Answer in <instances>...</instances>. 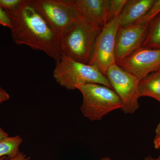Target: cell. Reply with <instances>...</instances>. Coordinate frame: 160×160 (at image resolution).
<instances>
[{"label": "cell", "mask_w": 160, "mask_h": 160, "mask_svg": "<svg viewBox=\"0 0 160 160\" xmlns=\"http://www.w3.org/2000/svg\"><path fill=\"white\" fill-rule=\"evenodd\" d=\"M120 26V16L104 26L95 44L93 53L88 65L93 66L106 76L108 69L116 63V38Z\"/></svg>", "instance_id": "cell-7"}, {"label": "cell", "mask_w": 160, "mask_h": 160, "mask_svg": "<svg viewBox=\"0 0 160 160\" xmlns=\"http://www.w3.org/2000/svg\"><path fill=\"white\" fill-rule=\"evenodd\" d=\"M81 18L87 19L103 28L108 23L109 0H73Z\"/></svg>", "instance_id": "cell-10"}, {"label": "cell", "mask_w": 160, "mask_h": 160, "mask_svg": "<svg viewBox=\"0 0 160 160\" xmlns=\"http://www.w3.org/2000/svg\"><path fill=\"white\" fill-rule=\"evenodd\" d=\"M24 0H0V6L6 13L17 10L22 4Z\"/></svg>", "instance_id": "cell-17"}, {"label": "cell", "mask_w": 160, "mask_h": 160, "mask_svg": "<svg viewBox=\"0 0 160 160\" xmlns=\"http://www.w3.org/2000/svg\"><path fill=\"white\" fill-rule=\"evenodd\" d=\"M160 13V0H155L148 12L136 23L150 22L157 16Z\"/></svg>", "instance_id": "cell-16"}, {"label": "cell", "mask_w": 160, "mask_h": 160, "mask_svg": "<svg viewBox=\"0 0 160 160\" xmlns=\"http://www.w3.org/2000/svg\"><path fill=\"white\" fill-rule=\"evenodd\" d=\"M33 6L60 39L79 15L73 0H32Z\"/></svg>", "instance_id": "cell-5"}, {"label": "cell", "mask_w": 160, "mask_h": 160, "mask_svg": "<svg viewBox=\"0 0 160 160\" xmlns=\"http://www.w3.org/2000/svg\"><path fill=\"white\" fill-rule=\"evenodd\" d=\"M159 149H160V148H159Z\"/></svg>", "instance_id": "cell-27"}, {"label": "cell", "mask_w": 160, "mask_h": 160, "mask_svg": "<svg viewBox=\"0 0 160 160\" xmlns=\"http://www.w3.org/2000/svg\"><path fill=\"white\" fill-rule=\"evenodd\" d=\"M139 97H149L160 103V71H155L139 80Z\"/></svg>", "instance_id": "cell-12"}, {"label": "cell", "mask_w": 160, "mask_h": 160, "mask_svg": "<svg viewBox=\"0 0 160 160\" xmlns=\"http://www.w3.org/2000/svg\"><path fill=\"white\" fill-rule=\"evenodd\" d=\"M83 97L81 110L91 121L101 120L111 112L122 108L119 98L113 89L98 84L88 83L76 86Z\"/></svg>", "instance_id": "cell-4"}, {"label": "cell", "mask_w": 160, "mask_h": 160, "mask_svg": "<svg viewBox=\"0 0 160 160\" xmlns=\"http://www.w3.org/2000/svg\"><path fill=\"white\" fill-rule=\"evenodd\" d=\"M155 132L156 135L160 134V122L159 124H158L157 126V128L155 130Z\"/></svg>", "instance_id": "cell-24"}, {"label": "cell", "mask_w": 160, "mask_h": 160, "mask_svg": "<svg viewBox=\"0 0 160 160\" xmlns=\"http://www.w3.org/2000/svg\"><path fill=\"white\" fill-rule=\"evenodd\" d=\"M127 2V0H109L108 22L120 15Z\"/></svg>", "instance_id": "cell-15"}, {"label": "cell", "mask_w": 160, "mask_h": 160, "mask_svg": "<svg viewBox=\"0 0 160 160\" xmlns=\"http://www.w3.org/2000/svg\"><path fill=\"white\" fill-rule=\"evenodd\" d=\"M106 77L122 104L121 110L128 114L134 113L139 108L138 84L139 80L125 71L116 64L110 66Z\"/></svg>", "instance_id": "cell-6"}, {"label": "cell", "mask_w": 160, "mask_h": 160, "mask_svg": "<svg viewBox=\"0 0 160 160\" xmlns=\"http://www.w3.org/2000/svg\"><path fill=\"white\" fill-rule=\"evenodd\" d=\"M0 160H30V158L23 152L19 151L17 153L12 156H5L0 158Z\"/></svg>", "instance_id": "cell-19"}, {"label": "cell", "mask_w": 160, "mask_h": 160, "mask_svg": "<svg viewBox=\"0 0 160 160\" xmlns=\"http://www.w3.org/2000/svg\"><path fill=\"white\" fill-rule=\"evenodd\" d=\"M102 29L91 20L83 18L76 20L60 38L61 55L88 65Z\"/></svg>", "instance_id": "cell-2"}, {"label": "cell", "mask_w": 160, "mask_h": 160, "mask_svg": "<svg viewBox=\"0 0 160 160\" xmlns=\"http://www.w3.org/2000/svg\"><path fill=\"white\" fill-rule=\"evenodd\" d=\"M118 65L140 80L160 68V49L142 47Z\"/></svg>", "instance_id": "cell-9"}, {"label": "cell", "mask_w": 160, "mask_h": 160, "mask_svg": "<svg viewBox=\"0 0 160 160\" xmlns=\"http://www.w3.org/2000/svg\"><path fill=\"white\" fill-rule=\"evenodd\" d=\"M143 160H160V154L159 156L157 158H152L151 156H148L145 158Z\"/></svg>", "instance_id": "cell-23"}, {"label": "cell", "mask_w": 160, "mask_h": 160, "mask_svg": "<svg viewBox=\"0 0 160 160\" xmlns=\"http://www.w3.org/2000/svg\"><path fill=\"white\" fill-rule=\"evenodd\" d=\"M8 137L9 136L8 133L4 131L0 127V142L5 139L6 138H8Z\"/></svg>", "instance_id": "cell-22"}, {"label": "cell", "mask_w": 160, "mask_h": 160, "mask_svg": "<svg viewBox=\"0 0 160 160\" xmlns=\"http://www.w3.org/2000/svg\"><path fill=\"white\" fill-rule=\"evenodd\" d=\"M150 23H134L126 26H120L117 33L115 49L117 65L122 63L142 48Z\"/></svg>", "instance_id": "cell-8"}, {"label": "cell", "mask_w": 160, "mask_h": 160, "mask_svg": "<svg viewBox=\"0 0 160 160\" xmlns=\"http://www.w3.org/2000/svg\"><path fill=\"white\" fill-rule=\"evenodd\" d=\"M142 47L160 49V13L150 22L147 36Z\"/></svg>", "instance_id": "cell-13"}, {"label": "cell", "mask_w": 160, "mask_h": 160, "mask_svg": "<svg viewBox=\"0 0 160 160\" xmlns=\"http://www.w3.org/2000/svg\"><path fill=\"white\" fill-rule=\"evenodd\" d=\"M158 71H160V68H159V69H158V70H157Z\"/></svg>", "instance_id": "cell-26"}, {"label": "cell", "mask_w": 160, "mask_h": 160, "mask_svg": "<svg viewBox=\"0 0 160 160\" xmlns=\"http://www.w3.org/2000/svg\"><path fill=\"white\" fill-rule=\"evenodd\" d=\"M53 76L59 85L69 90L88 83L100 84L112 89L107 77L96 68L64 55H61L56 63Z\"/></svg>", "instance_id": "cell-3"}, {"label": "cell", "mask_w": 160, "mask_h": 160, "mask_svg": "<svg viewBox=\"0 0 160 160\" xmlns=\"http://www.w3.org/2000/svg\"><path fill=\"white\" fill-rule=\"evenodd\" d=\"M7 14L11 21L12 38L16 44L42 51L57 62L61 56L58 39L32 0H24L17 10Z\"/></svg>", "instance_id": "cell-1"}, {"label": "cell", "mask_w": 160, "mask_h": 160, "mask_svg": "<svg viewBox=\"0 0 160 160\" xmlns=\"http://www.w3.org/2000/svg\"><path fill=\"white\" fill-rule=\"evenodd\" d=\"M155 148L159 149L160 148V134L156 136L153 141Z\"/></svg>", "instance_id": "cell-21"}, {"label": "cell", "mask_w": 160, "mask_h": 160, "mask_svg": "<svg viewBox=\"0 0 160 160\" xmlns=\"http://www.w3.org/2000/svg\"><path fill=\"white\" fill-rule=\"evenodd\" d=\"M22 142L19 136L8 137L0 142V158L5 156H12L19 151V148Z\"/></svg>", "instance_id": "cell-14"}, {"label": "cell", "mask_w": 160, "mask_h": 160, "mask_svg": "<svg viewBox=\"0 0 160 160\" xmlns=\"http://www.w3.org/2000/svg\"><path fill=\"white\" fill-rule=\"evenodd\" d=\"M0 25L4 27L10 29L11 26V21L8 14L0 6Z\"/></svg>", "instance_id": "cell-18"}, {"label": "cell", "mask_w": 160, "mask_h": 160, "mask_svg": "<svg viewBox=\"0 0 160 160\" xmlns=\"http://www.w3.org/2000/svg\"><path fill=\"white\" fill-rule=\"evenodd\" d=\"M10 96L7 91L5 89L0 87V103L8 101Z\"/></svg>", "instance_id": "cell-20"}, {"label": "cell", "mask_w": 160, "mask_h": 160, "mask_svg": "<svg viewBox=\"0 0 160 160\" xmlns=\"http://www.w3.org/2000/svg\"><path fill=\"white\" fill-rule=\"evenodd\" d=\"M100 160H113L109 157H104L102 158Z\"/></svg>", "instance_id": "cell-25"}, {"label": "cell", "mask_w": 160, "mask_h": 160, "mask_svg": "<svg viewBox=\"0 0 160 160\" xmlns=\"http://www.w3.org/2000/svg\"><path fill=\"white\" fill-rule=\"evenodd\" d=\"M155 0H127L120 14V26H126L138 22L146 14Z\"/></svg>", "instance_id": "cell-11"}]
</instances>
